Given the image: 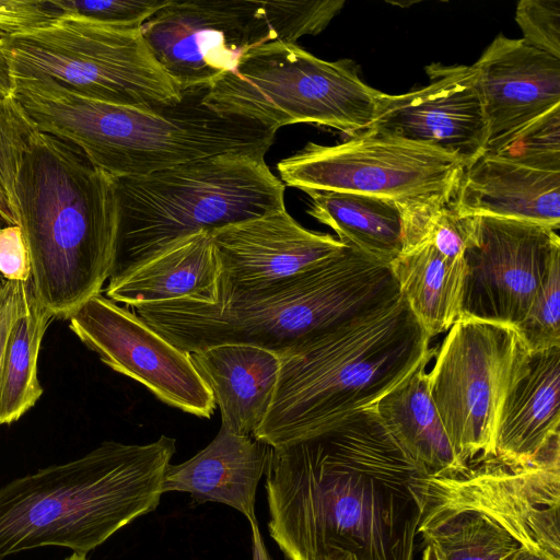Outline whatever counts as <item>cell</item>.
<instances>
[{"label": "cell", "instance_id": "cell-37", "mask_svg": "<svg viewBox=\"0 0 560 560\" xmlns=\"http://www.w3.org/2000/svg\"><path fill=\"white\" fill-rule=\"evenodd\" d=\"M31 293V281H0V372L10 328L27 305Z\"/></svg>", "mask_w": 560, "mask_h": 560}, {"label": "cell", "instance_id": "cell-39", "mask_svg": "<svg viewBox=\"0 0 560 560\" xmlns=\"http://www.w3.org/2000/svg\"><path fill=\"white\" fill-rule=\"evenodd\" d=\"M253 539V560H272L260 535L257 521L249 523Z\"/></svg>", "mask_w": 560, "mask_h": 560}, {"label": "cell", "instance_id": "cell-12", "mask_svg": "<svg viewBox=\"0 0 560 560\" xmlns=\"http://www.w3.org/2000/svg\"><path fill=\"white\" fill-rule=\"evenodd\" d=\"M465 167L441 151L365 131L336 145L308 142L277 165L284 186L396 202L433 195L454 198Z\"/></svg>", "mask_w": 560, "mask_h": 560}, {"label": "cell", "instance_id": "cell-24", "mask_svg": "<svg viewBox=\"0 0 560 560\" xmlns=\"http://www.w3.org/2000/svg\"><path fill=\"white\" fill-rule=\"evenodd\" d=\"M427 366L388 392L374 408L388 432L430 475L458 472L467 466L456 456L433 404Z\"/></svg>", "mask_w": 560, "mask_h": 560}, {"label": "cell", "instance_id": "cell-19", "mask_svg": "<svg viewBox=\"0 0 560 560\" xmlns=\"http://www.w3.org/2000/svg\"><path fill=\"white\" fill-rule=\"evenodd\" d=\"M489 462L560 464V347L530 353L526 374L502 404Z\"/></svg>", "mask_w": 560, "mask_h": 560}, {"label": "cell", "instance_id": "cell-3", "mask_svg": "<svg viewBox=\"0 0 560 560\" xmlns=\"http://www.w3.org/2000/svg\"><path fill=\"white\" fill-rule=\"evenodd\" d=\"M430 340L401 295L307 338L279 354L275 394L253 438L283 446L374 407L429 364Z\"/></svg>", "mask_w": 560, "mask_h": 560}, {"label": "cell", "instance_id": "cell-10", "mask_svg": "<svg viewBox=\"0 0 560 560\" xmlns=\"http://www.w3.org/2000/svg\"><path fill=\"white\" fill-rule=\"evenodd\" d=\"M2 43L14 80L49 81L85 97L139 109L183 100L141 30L60 14Z\"/></svg>", "mask_w": 560, "mask_h": 560}, {"label": "cell", "instance_id": "cell-29", "mask_svg": "<svg viewBox=\"0 0 560 560\" xmlns=\"http://www.w3.org/2000/svg\"><path fill=\"white\" fill-rule=\"evenodd\" d=\"M452 200L433 195L397 202L402 220L404 249L427 243L446 258H463L472 238L474 217L459 215Z\"/></svg>", "mask_w": 560, "mask_h": 560}, {"label": "cell", "instance_id": "cell-23", "mask_svg": "<svg viewBox=\"0 0 560 560\" xmlns=\"http://www.w3.org/2000/svg\"><path fill=\"white\" fill-rule=\"evenodd\" d=\"M232 432L253 436L273 397L280 358L267 349L242 343L219 345L189 352Z\"/></svg>", "mask_w": 560, "mask_h": 560}, {"label": "cell", "instance_id": "cell-4", "mask_svg": "<svg viewBox=\"0 0 560 560\" xmlns=\"http://www.w3.org/2000/svg\"><path fill=\"white\" fill-rule=\"evenodd\" d=\"M207 89L154 109L110 104L57 83L14 80V97L36 129L81 151L112 177L149 175L223 153L265 158L277 131L208 107Z\"/></svg>", "mask_w": 560, "mask_h": 560}, {"label": "cell", "instance_id": "cell-20", "mask_svg": "<svg viewBox=\"0 0 560 560\" xmlns=\"http://www.w3.org/2000/svg\"><path fill=\"white\" fill-rule=\"evenodd\" d=\"M452 206L463 217H492L560 228V172L483 154L465 167Z\"/></svg>", "mask_w": 560, "mask_h": 560}, {"label": "cell", "instance_id": "cell-9", "mask_svg": "<svg viewBox=\"0 0 560 560\" xmlns=\"http://www.w3.org/2000/svg\"><path fill=\"white\" fill-rule=\"evenodd\" d=\"M381 94L359 78L351 60H323L279 42L250 49L206 90L202 102L276 131L315 124L354 133L371 126Z\"/></svg>", "mask_w": 560, "mask_h": 560}, {"label": "cell", "instance_id": "cell-38", "mask_svg": "<svg viewBox=\"0 0 560 560\" xmlns=\"http://www.w3.org/2000/svg\"><path fill=\"white\" fill-rule=\"evenodd\" d=\"M14 96V79L11 66L5 54L2 38H0V101Z\"/></svg>", "mask_w": 560, "mask_h": 560}, {"label": "cell", "instance_id": "cell-5", "mask_svg": "<svg viewBox=\"0 0 560 560\" xmlns=\"http://www.w3.org/2000/svg\"><path fill=\"white\" fill-rule=\"evenodd\" d=\"M175 439L105 441L0 489V560L44 546L88 553L160 503Z\"/></svg>", "mask_w": 560, "mask_h": 560}, {"label": "cell", "instance_id": "cell-6", "mask_svg": "<svg viewBox=\"0 0 560 560\" xmlns=\"http://www.w3.org/2000/svg\"><path fill=\"white\" fill-rule=\"evenodd\" d=\"M400 296L390 266L351 247L288 281L222 303L196 299L128 307L185 352L242 343L282 353Z\"/></svg>", "mask_w": 560, "mask_h": 560}, {"label": "cell", "instance_id": "cell-17", "mask_svg": "<svg viewBox=\"0 0 560 560\" xmlns=\"http://www.w3.org/2000/svg\"><path fill=\"white\" fill-rule=\"evenodd\" d=\"M210 233L221 268L217 303L288 281L347 247L329 234L303 228L285 209Z\"/></svg>", "mask_w": 560, "mask_h": 560}, {"label": "cell", "instance_id": "cell-14", "mask_svg": "<svg viewBox=\"0 0 560 560\" xmlns=\"http://www.w3.org/2000/svg\"><path fill=\"white\" fill-rule=\"evenodd\" d=\"M560 257L557 231L536 223L474 217L464 253L466 276L458 319L516 328Z\"/></svg>", "mask_w": 560, "mask_h": 560}, {"label": "cell", "instance_id": "cell-34", "mask_svg": "<svg viewBox=\"0 0 560 560\" xmlns=\"http://www.w3.org/2000/svg\"><path fill=\"white\" fill-rule=\"evenodd\" d=\"M515 21L528 45L560 59L559 0H521Z\"/></svg>", "mask_w": 560, "mask_h": 560}, {"label": "cell", "instance_id": "cell-7", "mask_svg": "<svg viewBox=\"0 0 560 560\" xmlns=\"http://www.w3.org/2000/svg\"><path fill=\"white\" fill-rule=\"evenodd\" d=\"M120 230L112 277L173 243L285 209L284 184L265 158L223 153L116 179Z\"/></svg>", "mask_w": 560, "mask_h": 560}, {"label": "cell", "instance_id": "cell-27", "mask_svg": "<svg viewBox=\"0 0 560 560\" xmlns=\"http://www.w3.org/2000/svg\"><path fill=\"white\" fill-rule=\"evenodd\" d=\"M51 318L31 293L27 305L10 328L0 372V424L19 420L43 394L37 360Z\"/></svg>", "mask_w": 560, "mask_h": 560}, {"label": "cell", "instance_id": "cell-15", "mask_svg": "<svg viewBox=\"0 0 560 560\" xmlns=\"http://www.w3.org/2000/svg\"><path fill=\"white\" fill-rule=\"evenodd\" d=\"M77 337L114 371L149 389L184 412L210 418L213 395L189 353L156 332L128 307L103 294L81 304L69 317Z\"/></svg>", "mask_w": 560, "mask_h": 560}, {"label": "cell", "instance_id": "cell-42", "mask_svg": "<svg viewBox=\"0 0 560 560\" xmlns=\"http://www.w3.org/2000/svg\"><path fill=\"white\" fill-rule=\"evenodd\" d=\"M421 560H440V558L430 546H424Z\"/></svg>", "mask_w": 560, "mask_h": 560}, {"label": "cell", "instance_id": "cell-33", "mask_svg": "<svg viewBox=\"0 0 560 560\" xmlns=\"http://www.w3.org/2000/svg\"><path fill=\"white\" fill-rule=\"evenodd\" d=\"M60 14L82 15L108 25L141 30L170 0H48Z\"/></svg>", "mask_w": 560, "mask_h": 560}, {"label": "cell", "instance_id": "cell-31", "mask_svg": "<svg viewBox=\"0 0 560 560\" xmlns=\"http://www.w3.org/2000/svg\"><path fill=\"white\" fill-rule=\"evenodd\" d=\"M515 329L530 353L560 347V257Z\"/></svg>", "mask_w": 560, "mask_h": 560}, {"label": "cell", "instance_id": "cell-40", "mask_svg": "<svg viewBox=\"0 0 560 560\" xmlns=\"http://www.w3.org/2000/svg\"><path fill=\"white\" fill-rule=\"evenodd\" d=\"M0 221L3 222L5 225H11V224L19 225L18 219H16L14 212L12 211L9 199L1 186H0Z\"/></svg>", "mask_w": 560, "mask_h": 560}, {"label": "cell", "instance_id": "cell-18", "mask_svg": "<svg viewBox=\"0 0 560 560\" xmlns=\"http://www.w3.org/2000/svg\"><path fill=\"white\" fill-rule=\"evenodd\" d=\"M472 67L488 125L487 154L560 106V59L523 38L499 34Z\"/></svg>", "mask_w": 560, "mask_h": 560}, {"label": "cell", "instance_id": "cell-26", "mask_svg": "<svg viewBox=\"0 0 560 560\" xmlns=\"http://www.w3.org/2000/svg\"><path fill=\"white\" fill-rule=\"evenodd\" d=\"M389 266L400 295L430 339L458 320L466 276L464 258H446L424 243L404 249Z\"/></svg>", "mask_w": 560, "mask_h": 560}, {"label": "cell", "instance_id": "cell-35", "mask_svg": "<svg viewBox=\"0 0 560 560\" xmlns=\"http://www.w3.org/2000/svg\"><path fill=\"white\" fill-rule=\"evenodd\" d=\"M59 15L47 1L0 0V38L39 27Z\"/></svg>", "mask_w": 560, "mask_h": 560}, {"label": "cell", "instance_id": "cell-16", "mask_svg": "<svg viewBox=\"0 0 560 560\" xmlns=\"http://www.w3.org/2000/svg\"><path fill=\"white\" fill-rule=\"evenodd\" d=\"M427 72L430 83L419 90L382 93L365 132L441 151L467 167L485 154L488 140L476 70L433 63Z\"/></svg>", "mask_w": 560, "mask_h": 560}, {"label": "cell", "instance_id": "cell-25", "mask_svg": "<svg viewBox=\"0 0 560 560\" xmlns=\"http://www.w3.org/2000/svg\"><path fill=\"white\" fill-rule=\"evenodd\" d=\"M307 213L331 228L346 246L387 265L404 249L399 206L390 199L342 191H304Z\"/></svg>", "mask_w": 560, "mask_h": 560}, {"label": "cell", "instance_id": "cell-21", "mask_svg": "<svg viewBox=\"0 0 560 560\" xmlns=\"http://www.w3.org/2000/svg\"><path fill=\"white\" fill-rule=\"evenodd\" d=\"M269 454L266 443L221 424L203 450L182 464L167 466L162 491L187 492L198 503H223L255 522L257 486L266 474Z\"/></svg>", "mask_w": 560, "mask_h": 560}, {"label": "cell", "instance_id": "cell-1", "mask_svg": "<svg viewBox=\"0 0 560 560\" xmlns=\"http://www.w3.org/2000/svg\"><path fill=\"white\" fill-rule=\"evenodd\" d=\"M265 475L269 533L287 560H413L430 472L374 407L270 446Z\"/></svg>", "mask_w": 560, "mask_h": 560}, {"label": "cell", "instance_id": "cell-32", "mask_svg": "<svg viewBox=\"0 0 560 560\" xmlns=\"http://www.w3.org/2000/svg\"><path fill=\"white\" fill-rule=\"evenodd\" d=\"M35 130L36 127L14 96L0 101V186L15 217V182L23 155Z\"/></svg>", "mask_w": 560, "mask_h": 560}, {"label": "cell", "instance_id": "cell-28", "mask_svg": "<svg viewBox=\"0 0 560 560\" xmlns=\"http://www.w3.org/2000/svg\"><path fill=\"white\" fill-rule=\"evenodd\" d=\"M417 534L440 560H511L521 547L478 512L427 506Z\"/></svg>", "mask_w": 560, "mask_h": 560}, {"label": "cell", "instance_id": "cell-30", "mask_svg": "<svg viewBox=\"0 0 560 560\" xmlns=\"http://www.w3.org/2000/svg\"><path fill=\"white\" fill-rule=\"evenodd\" d=\"M490 155L530 168L560 172V106L546 113Z\"/></svg>", "mask_w": 560, "mask_h": 560}, {"label": "cell", "instance_id": "cell-41", "mask_svg": "<svg viewBox=\"0 0 560 560\" xmlns=\"http://www.w3.org/2000/svg\"><path fill=\"white\" fill-rule=\"evenodd\" d=\"M511 560H548L535 553L527 551L526 549L520 547L516 552L513 555Z\"/></svg>", "mask_w": 560, "mask_h": 560}, {"label": "cell", "instance_id": "cell-11", "mask_svg": "<svg viewBox=\"0 0 560 560\" xmlns=\"http://www.w3.org/2000/svg\"><path fill=\"white\" fill-rule=\"evenodd\" d=\"M434 357L429 392L456 456L466 466L491 460L502 404L530 352L514 327L458 319Z\"/></svg>", "mask_w": 560, "mask_h": 560}, {"label": "cell", "instance_id": "cell-2", "mask_svg": "<svg viewBox=\"0 0 560 560\" xmlns=\"http://www.w3.org/2000/svg\"><path fill=\"white\" fill-rule=\"evenodd\" d=\"M14 201L32 294L54 317L68 319L113 275L120 230L116 178L73 145L36 129Z\"/></svg>", "mask_w": 560, "mask_h": 560}, {"label": "cell", "instance_id": "cell-13", "mask_svg": "<svg viewBox=\"0 0 560 560\" xmlns=\"http://www.w3.org/2000/svg\"><path fill=\"white\" fill-rule=\"evenodd\" d=\"M424 494V508L478 512L527 551L560 560V464H470L430 475Z\"/></svg>", "mask_w": 560, "mask_h": 560}, {"label": "cell", "instance_id": "cell-36", "mask_svg": "<svg viewBox=\"0 0 560 560\" xmlns=\"http://www.w3.org/2000/svg\"><path fill=\"white\" fill-rule=\"evenodd\" d=\"M31 259L19 225H0V276L14 282L31 281Z\"/></svg>", "mask_w": 560, "mask_h": 560}, {"label": "cell", "instance_id": "cell-22", "mask_svg": "<svg viewBox=\"0 0 560 560\" xmlns=\"http://www.w3.org/2000/svg\"><path fill=\"white\" fill-rule=\"evenodd\" d=\"M220 276L211 233L201 231L110 277L105 296L127 307L186 298L217 303Z\"/></svg>", "mask_w": 560, "mask_h": 560}, {"label": "cell", "instance_id": "cell-8", "mask_svg": "<svg viewBox=\"0 0 560 560\" xmlns=\"http://www.w3.org/2000/svg\"><path fill=\"white\" fill-rule=\"evenodd\" d=\"M343 0H170L141 27L165 73L182 93L208 89L233 72L250 49L322 33Z\"/></svg>", "mask_w": 560, "mask_h": 560}, {"label": "cell", "instance_id": "cell-43", "mask_svg": "<svg viewBox=\"0 0 560 560\" xmlns=\"http://www.w3.org/2000/svg\"><path fill=\"white\" fill-rule=\"evenodd\" d=\"M65 560H88L85 553L73 552L71 556L67 557Z\"/></svg>", "mask_w": 560, "mask_h": 560}]
</instances>
